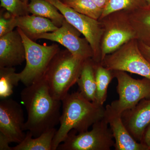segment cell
Listing matches in <instances>:
<instances>
[{
  "instance_id": "cell-1",
  "label": "cell",
  "mask_w": 150,
  "mask_h": 150,
  "mask_svg": "<svg viewBox=\"0 0 150 150\" xmlns=\"http://www.w3.org/2000/svg\"><path fill=\"white\" fill-rule=\"evenodd\" d=\"M21 98L27 113L24 131H29L33 137H39L59 123L62 101L52 96L44 76L26 86Z\"/></svg>"
},
{
  "instance_id": "cell-2",
  "label": "cell",
  "mask_w": 150,
  "mask_h": 150,
  "mask_svg": "<svg viewBox=\"0 0 150 150\" xmlns=\"http://www.w3.org/2000/svg\"><path fill=\"white\" fill-rule=\"evenodd\" d=\"M62 102L60 127L53 139L52 150H57L72 130L79 133L85 132L104 118L103 105L86 99L79 91L67 94Z\"/></svg>"
},
{
  "instance_id": "cell-3",
  "label": "cell",
  "mask_w": 150,
  "mask_h": 150,
  "mask_svg": "<svg viewBox=\"0 0 150 150\" xmlns=\"http://www.w3.org/2000/svg\"><path fill=\"white\" fill-rule=\"evenodd\" d=\"M84 62L68 50L56 54L43 75L54 98L62 101L69 93L77 83Z\"/></svg>"
},
{
  "instance_id": "cell-4",
  "label": "cell",
  "mask_w": 150,
  "mask_h": 150,
  "mask_svg": "<svg viewBox=\"0 0 150 150\" xmlns=\"http://www.w3.org/2000/svg\"><path fill=\"white\" fill-rule=\"evenodd\" d=\"M24 43L26 64L24 69L18 73L19 78L23 84L28 86L43 76L55 56L60 51L56 44L50 46L36 43L17 27Z\"/></svg>"
},
{
  "instance_id": "cell-5",
  "label": "cell",
  "mask_w": 150,
  "mask_h": 150,
  "mask_svg": "<svg viewBox=\"0 0 150 150\" xmlns=\"http://www.w3.org/2000/svg\"><path fill=\"white\" fill-rule=\"evenodd\" d=\"M98 20L101 22L103 29L100 43L101 62L106 55L130 40L137 39L127 11L114 12Z\"/></svg>"
},
{
  "instance_id": "cell-6",
  "label": "cell",
  "mask_w": 150,
  "mask_h": 150,
  "mask_svg": "<svg viewBox=\"0 0 150 150\" xmlns=\"http://www.w3.org/2000/svg\"><path fill=\"white\" fill-rule=\"evenodd\" d=\"M108 126L104 118L93 124L90 131L76 134L72 130L57 150H110L114 147L115 141Z\"/></svg>"
},
{
  "instance_id": "cell-7",
  "label": "cell",
  "mask_w": 150,
  "mask_h": 150,
  "mask_svg": "<svg viewBox=\"0 0 150 150\" xmlns=\"http://www.w3.org/2000/svg\"><path fill=\"white\" fill-rule=\"evenodd\" d=\"M100 63L111 71L127 72L150 79V63L141 53L137 39L106 55Z\"/></svg>"
},
{
  "instance_id": "cell-8",
  "label": "cell",
  "mask_w": 150,
  "mask_h": 150,
  "mask_svg": "<svg viewBox=\"0 0 150 150\" xmlns=\"http://www.w3.org/2000/svg\"><path fill=\"white\" fill-rule=\"evenodd\" d=\"M59 10L65 19L84 36L93 51V60L101 63L100 43L103 29L101 22L76 11L65 4L61 0H46Z\"/></svg>"
},
{
  "instance_id": "cell-9",
  "label": "cell",
  "mask_w": 150,
  "mask_h": 150,
  "mask_svg": "<svg viewBox=\"0 0 150 150\" xmlns=\"http://www.w3.org/2000/svg\"><path fill=\"white\" fill-rule=\"evenodd\" d=\"M113 73L118 82L119 98L110 105L118 112L122 114L135 107L142 100L150 99V79L144 77L136 79L122 71H114Z\"/></svg>"
},
{
  "instance_id": "cell-10",
  "label": "cell",
  "mask_w": 150,
  "mask_h": 150,
  "mask_svg": "<svg viewBox=\"0 0 150 150\" xmlns=\"http://www.w3.org/2000/svg\"><path fill=\"white\" fill-rule=\"evenodd\" d=\"M81 33L66 19L61 27L55 31L38 35L34 40L46 39L61 44L73 56L85 62L93 59V51L85 38L80 37Z\"/></svg>"
},
{
  "instance_id": "cell-11",
  "label": "cell",
  "mask_w": 150,
  "mask_h": 150,
  "mask_svg": "<svg viewBox=\"0 0 150 150\" xmlns=\"http://www.w3.org/2000/svg\"><path fill=\"white\" fill-rule=\"evenodd\" d=\"M24 113L21 105L12 98L0 101V134L10 143L19 144L25 137Z\"/></svg>"
},
{
  "instance_id": "cell-12",
  "label": "cell",
  "mask_w": 150,
  "mask_h": 150,
  "mask_svg": "<svg viewBox=\"0 0 150 150\" xmlns=\"http://www.w3.org/2000/svg\"><path fill=\"white\" fill-rule=\"evenodd\" d=\"M104 118L112 131L115 150H149V148L137 142L131 136L124 125L121 113L108 104L105 106Z\"/></svg>"
},
{
  "instance_id": "cell-13",
  "label": "cell",
  "mask_w": 150,
  "mask_h": 150,
  "mask_svg": "<svg viewBox=\"0 0 150 150\" xmlns=\"http://www.w3.org/2000/svg\"><path fill=\"white\" fill-rule=\"evenodd\" d=\"M121 118L131 136L141 142L150 123V99L142 100L135 107L124 111Z\"/></svg>"
},
{
  "instance_id": "cell-14",
  "label": "cell",
  "mask_w": 150,
  "mask_h": 150,
  "mask_svg": "<svg viewBox=\"0 0 150 150\" xmlns=\"http://www.w3.org/2000/svg\"><path fill=\"white\" fill-rule=\"evenodd\" d=\"M25 60L24 43L17 28L0 37V67H14Z\"/></svg>"
},
{
  "instance_id": "cell-15",
  "label": "cell",
  "mask_w": 150,
  "mask_h": 150,
  "mask_svg": "<svg viewBox=\"0 0 150 150\" xmlns=\"http://www.w3.org/2000/svg\"><path fill=\"white\" fill-rule=\"evenodd\" d=\"M16 26L33 40L38 35L53 32L59 28L49 19L33 14L16 17Z\"/></svg>"
},
{
  "instance_id": "cell-16",
  "label": "cell",
  "mask_w": 150,
  "mask_h": 150,
  "mask_svg": "<svg viewBox=\"0 0 150 150\" xmlns=\"http://www.w3.org/2000/svg\"><path fill=\"white\" fill-rule=\"evenodd\" d=\"M95 65V62L92 59L85 61L77 82L80 93L86 99L92 102H96Z\"/></svg>"
},
{
  "instance_id": "cell-17",
  "label": "cell",
  "mask_w": 150,
  "mask_h": 150,
  "mask_svg": "<svg viewBox=\"0 0 150 150\" xmlns=\"http://www.w3.org/2000/svg\"><path fill=\"white\" fill-rule=\"evenodd\" d=\"M128 14L137 40L150 46V7L129 11Z\"/></svg>"
},
{
  "instance_id": "cell-18",
  "label": "cell",
  "mask_w": 150,
  "mask_h": 150,
  "mask_svg": "<svg viewBox=\"0 0 150 150\" xmlns=\"http://www.w3.org/2000/svg\"><path fill=\"white\" fill-rule=\"evenodd\" d=\"M56 131L55 128L49 129L35 138L28 131L23 141L12 147V150H52V142Z\"/></svg>"
},
{
  "instance_id": "cell-19",
  "label": "cell",
  "mask_w": 150,
  "mask_h": 150,
  "mask_svg": "<svg viewBox=\"0 0 150 150\" xmlns=\"http://www.w3.org/2000/svg\"><path fill=\"white\" fill-rule=\"evenodd\" d=\"M28 10L29 13L49 19L58 28L65 20L59 10L46 0H31L28 4Z\"/></svg>"
},
{
  "instance_id": "cell-20",
  "label": "cell",
  "mask_w": 150,
  "mask_h": 150,
  "mask_svg": "<svg viewBox=\"0 0 150 150\" xmlns=\"http://www.w3.org/2000/svg\"><path fill=\"white\" fill-rule=\"evenodd\" d=\"M95 75L96 102L103 105L107 99L108 88L114 78L113 71L105 68L100 63H96Z\"/></svg>"
},
{
  "instance_id": "cell-21",
  "label": "cell",
  "mask_w": 150,
  "mask_h": 150,
  "mask_svg": "<svg viewBox=\"0 0 150 150\" xmlns=\"http://www.w3.org/2000/svg\"><path fill=\"white\" fill-rule=\"evenodd\" d=\"M20 79L14 67H0V98H8L13 93L15 86Z\"/></svg>"
},
{
  "instance_id": "cell-22",
  "label": "cell",
  "mask_w": 150,
  "mask_h": 150,
  "mask_svg": "<svg viewBox=\"0 0 150 150\" xmlns=\"http://www.w3.org/2000/svg\"><path fill=\"white\" fill-rule=\"evenodd\" d=\"M148 6L146 0H110L103 10L100 19L114 12L120 11H131Z\"/></svg>"
},
{
  "instance_id": "cell-23",
  "label": "cell",
  "mask_w": 150,
  "mask_h": 150,
  "mask_svg": "<svg viewBox=\"0 0 150 150\" xmlns=\"http://www.w3.org/2000/svg\"><path fill=\"white\" fill-rule=\"evenodd\" d=\"M65 4L79 13L99 20L103 10L100 8L93 0H61Z\"/></svg>"
},
{
  "instance_id": "cell-24",
  "label": "cell",
  "mask_w": 150,
  "mask_h": 150,
  "mask_svg": "<svg viewBox=\"0 0 150 150\" xmlns=\"http://www.w3.org/2000/svg\"><path fill=\"white\" fill-rule=\"evenodd\" d=\"M1 6L16 17L29 13L27 5L21 0H1Z\"/></svg>"
},
{
  "instance_id": "cell-25",
  "label": "cell",
  "mask_w": 150,
  "mask_h": 150,
  "mask_svg": "<svg viewBox=\"0 0 150 150\" xmlns=\"http://www.w3.org/2000/svg\"><path fill=\"white\" fill-rule=\"evenodd\" d=\"M17 27L16 17L7 11L5 13H1L0 16V37L13 31Z\"/></svg>"
},
{
  "instance_id": "cell-26",
  "label": "cell",
  "mask_w": 150,
  "mask_h": 150,
  "mask_svg": "<svg viewBox=\"0 0 150 150\" xmlns=\"http://www.w3.org/2000/svg\"><path fill=\"white\" fill-rule=\"evenodd\" d=\"M138 45L141 53L150 63V46L138 40Z\"/></svg>"
},
{
  "instance_id": "cell-27",
  "label": "cell",
  "mask_w": 150,
  "mask_h": 150,
  "mask_svg": "<svg viewBox=\"0 0 150 150\" xmlns=\"http://www.w3.org/2000/svg\"><path fill=\"white\" fill-rule=\"evenodd\" d=\"M140 143L147 146L148 148L150 146V123L145 130L142 141Z\"/></svg>"
},
{
  "instance_id": "cell-28",
  "label": "cell",
  "mask_w": 150,
  "mask_h": 150,
  "mask_svg": "<svg viewBox=\"0 0 150 150\" xmlns=\"http://www.w3.org/2000/svg\"><path fill=\"white\" fill-rule=\"evenodd\" d=\"M9 144L5 137L0 134V150H12L11 147L9 146Z\"/></svg>"
},
{
  "instance_id": "cell-29",
  "label": "cell",
  "mask_w": 150,
  "mask_h": 150,
  "mask_svg": "<svg viewBox=\"0 0 150 150\" xmlns=\"http://www.w3.org/2000/svg\"><path fill=\"white\" fill-rule=\"evenodd\" d=\"M93 1L103 11L110 0H93Z\"/></svg>"
},
{
  "instance_id": "cell-30",
  "label": "cell",
  "mask_w": 150,
  "mask_h": 150,
  "mask_svg": "<svg viewBox=\"0 0 150 150\" xmlns=\"http://www.w3.org/2000/svg\"><path fill=\"white\" fill-rule=\"evenodd\" d=\"M21 1H22L24 4H25L27 5L28 4L29 0H21Z\"/></svg>"
},
{
  "instance_id": "cell-31",
  "label": "cell",
  "mask_w": 150,
  "mask_h": 150,
  "mask_svg": "<svg viewBox=\"0 0 150 150\" xmlns=\"http://www.w3.org/2000/svg\"><path fill=\"white\" fill-rule=\"evenodd\" d=\"M147 3L148 5V6L150 7V0H146Z\"/></svg>"
},
{
  "instance_id": "cell-32",
  "label": "cell",
  "mask_w": 150,
  "mask_h": 150,
  "mask_svg": "<svg viewBox=\"0 0 150 150\" xmlns=\"http://www.w3.org/2000/svg\"><path fill=\"white\" fill-rule=\"evenodd\" d=\"M149 150H150V147L149 148Z\"/></svg>"
}]
</instances>
